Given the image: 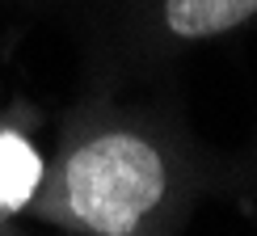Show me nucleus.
<instances>
[{
  "label": "nucleus",
  "mask_w": 257,
  "mask_h": 236,
  "mask_svg": "<svg viewBox=\"0 0 257 236\" xmlns=\"http://www.w3.org/2000/svg\"><path fill=\"white\" fill-rule=\"evenodd\" d=\"M165 194V160L148 139L110 131L89 139L63 165V202L89 232H135Z\"/></svg>",
  "instance_id": "f257e3e1"
},
{
  "label": "nucleus",
  "mask_w": 257,
  "mask_h": 236,
  "mask_svg": "<svg viewBox=\"0 0 257 236\" xmlns=\"http://www.w3.org/2000/svg\"><path fill=\"white\" fill-rule=\"evenodd\" d=\"M257 13V0H165V26L181 38H211Z\"/></svg>",
  "instance_id": "f03ea898"
},
{
  "label": "nucleus",
  "mask_w": 257,
  "mask_h": 236,
  "mask_svg": "<svg viewBox=\"0 0 257 236\" xmlns=\"http://www.w3.org/2000/svg\"><path fill=\"white\" fill-rule=\"evenodd\" d=\"M42 181V160L30 139L17 131H0V211H21Z\"/></svg>",
  "instance_id": "7ed1b4c3"
}]
</instances>
